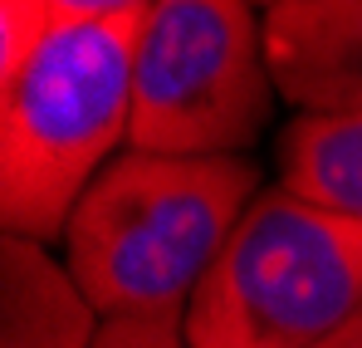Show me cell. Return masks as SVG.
<instances>
[{
  "label": "cell",
  "instance_id": "6da1fadb",
  "mask_svg": "<svg viewBox=\"0 0 362 348\" xmlns=\"http://www.w3.org/2000/svg\"><path fill=\"white\" fill-rule=\"evenodd\" d=\"M255 196L259 167L250 157H167L127 147L74 206L64 265L103 324H181Z\"/></svg>",
  "mask_w": 362,
  "mask_h": 348
},
{
  "label": "cell",
  "instance_id": "7a4b0ae2",
  "mask_svg": "<svg viewBox=\"0 0 362 348\" xmlns=\"http://www.w3.org/2000/svg\"><path fill=\"white\" fill-rule=\"evenodd\" d=\"M142 15L54 20L20 74L0 79L5 235L64 240L93 176L132 133V59Z\"/></svg>",
  "mask_w": 362,
  "mask_h": 348
},
{
  "label": "cell",
  "instance_id": "3957f363",
  "mask_svg": "<svg viewBox=\"0 0 362 348\" xmlns=\"http://www.w3.org/2000/svg\"><path fill=\"white\" fill-rule=\"evenodd\" d=\"M362 314V221L289 186L250 201L191 294L186 348H318Z\"/></svg>",
  "mask_w": 362,
  "mask_h": 348
},
{
  "label": "cell",
  "instance_id": "277c9868",
  "mask_svg": "<svg viewBox=\"0 0 362 348\" xmlns=\"http://www.w3.org/2000/svg\"><path fill=\"white\" fill-rule=\"evenodd\" d=\"M255 0H152L132 59V152L245 157L274 113Z\"/></svg>",
  "mask_w": 362,
  "mask_h": 348
},
{
  "label": "cell",
  "instance_id": "5b68a950",
  "mask_svg": "<svg viewBox=\"0 0 362 348\" xmlns=\"http://www.w3.org/2000/svg\"><path fill=\"white\" fill-rule=\"evenodd\" d=\"M264 59L303 118L362 113V0H279L264 10Z\"/></svg>",
  "mask_w": 362,
  "mask_h": 348
},
{
  "label": "cell",
  "instance_id": "8992f818",
  "mask_svg": "<svg viewBox=\"0 0 362 348\" xmlns=\"http://www.w3.org/2000/svg\"><path fill=\"white\" fill-rule=\"evenodd\" d=\"M98 309L74 285L69 265L40 240L5 235L0 245V348H93Z\"/></svg>",
  "mask_w": 362,
  "mask_h": 348
},
{
  "label": "cell",
  "instance_id": "52a82bcc",
  "mask_svg": "<svg viewBox=\"0 0 362 348\" xmlns=\"http://www.w3.org/2000/svg\"><path fill=\"white\" fill-rule=\"evenodd\" d=\"M279 186L362 221V113L294 118L279 137Z\"/></svg>",
  "mask_w": 362,
  "mask_h": 348
},
{
  "label": "cell",
  "instance_id": "ba28073f",
  "mask_svg": "<svg viewBox=\"0 0 362 348\" xmlns=\"http://www.w3.org/2000/svg\"><path fill=\"white\" fill-rule=\"evenodd\" d=\"M93 348H186V334L162 319H108Z\"/></svg>",
  "mask_w": 362,
  "mask_h": 348
},
{
  "label": "cell",
  "instance_id": "9c48e42d",
  "mask_svg": "<svg viewBox=\"0 0 362 348\" xmlns=\"http://www.w3.org/2000/svg\"><path fill=\"white\" fill-rule=\"evenodd\" d=\"M54 20H113V15H132L147 10L152 0H45Z\"/></svg>",
  "mask_w": 362,
  "mask_h": 348
},
{
  "label": "cell",
  "instance_id": "30bf717a",
  "mask_svg": "<svg viewBox=\"0 0 362 348\" xmlns=\"http://www.w3.org/2000/svg\"><path fill=\"white\" fill-rule=\"evenodd\" d=\"M318 348H362V314L353 319V324H348V329H338L333 339H323Z\"/></svg>",
  "mask_w": 362,
  "mask_h": 348
},
{
  "label": "cell",
  "instance_id": "8fae6325",
  "mask_svg": "<svg viewBox=\"0 0 362 348\" xmlns=\"http://www.w3.org/2000/svg\"><path fill=\"white\" fill-rule=\"evenodd\" d=\"M255 5H264V10H269V5H279V0H255Z\"/></svg>",
  "mask_w": 362,
  "mask_h": 348
}]
</instances>
